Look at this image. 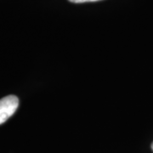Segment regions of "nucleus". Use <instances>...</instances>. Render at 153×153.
<instances>
[{
  "mask_svg": "<svg viewBox=\"0 0 153 153\" xmlns=\"http://www.w3.org/2000/svg\"><path fill=\"white\" fill-rule=\"evenodd\" d=\"M19 106V99L16 95H8L0 100V124L5 123L16 112Z\"/></svg>",
  "mask_w": 153,
  "mask_h": 153,
  "instance_id": "f257e3e1",
  "label": "nucleus"
},
{
  "mask_svg": "<svg viewBox=\"0 0 153 153\" xmlns=\"http://www.w3.org/2000/svg\"><path fill=\"white\" fill-rule=\"evenodd\" d=\"M69 1L75 4H81V3H87V2H96L100 0H69Z\"/></svg>",
  "mask_w": 153,
  "mask_h": 153,
  "instance_id": "f03ea898",
  "label": "nucleus"
},
{
  "mask_svg": "<svg viewBox=\"0 0 153 153\" xmlns=\"http://www.w3.org/2000/svg\"><path fill=\"white\" fill-rule=\"evenodd\" d=\"M152 151H153V142L152 144Z\"/></svg>",
  "mask_w": 153,
  "mask_h": 153,
  "instance_id": "7ed1b4c3",
  "label": "nucleus"
}]
</instances>
